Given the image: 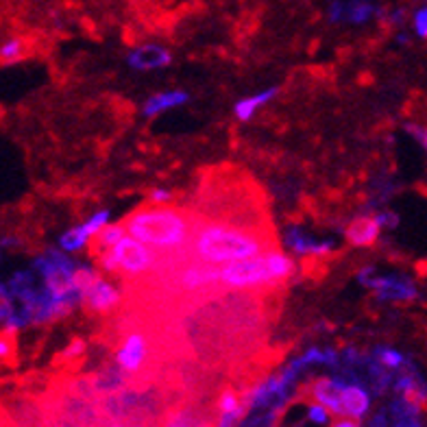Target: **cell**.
Returning a JSON list of instances; mask_svg holds the SVG:
<instances>
[{
  "mask_svg": "<svg viewBox=\"0 0 427 427\" xmlns=\"http://www.w3.org/2000/svg\"><path fill=\"white\" fill-rule=\"evenodd\" d=\"M275 249V238L266 227H249L222 218L198 216L186 255L205 264H227Z\"/></svg>",
  "mask_w": 427,
  "mask_h": 427,
  "instance_id": "obj_1",
  "label": "cell"
},
{
  "mask_svg": "<svg viewBox=\"0 0 427 427\" xmlns=\"http://www.w3.org/2000/svg\"><path fill=\"white\" fill-rule=\"evenodd\" d=\"M198 214L168 203H148L131 212L122 222L129 236L146 242L166 255H186Z\"/></svg>",
  "mask_w": 427,
  "mask_h": 427,
  "instance_id": "obj_2",
  "label": "cell"
},
{
  "mask_svg": "<svg viewBox=\"0 0 427 427\" xmlns=\"http://www.w3.org/2000/svg\"><path fill=\"white\" fill-rule=\"evenodd\" d=\"M297 271V264L277 249L253 257L227 262L220 268V286L224 290H271L286 283Z\"/></svg>",
  "mask_w": 427,
  "mask_h": 427,
  "instance_id": "obj_3",
  "label": "cell"
},
{
  "mask_svg": "<svg viewBox=\"0 0 427 427\" xmlns=\"http://www.w3.org/2000/svg\"><path fill=\"white\" fill-rule=\"evenodd\" d=\"M157 357H160V347L140 325L125 329L120 340L116 343V364L127 371L136 384L146 381L153 375Z\"/></svg>",
  "mask_w": 427,
  "mask_h": 427,
  "instance_id": "obj_4",
  "label": "cell"
},
{
  "mask_svg": "<svg viewBox=\"0 0 427 427\" xmlns=\"http://www.w3.org/2000/svg\"><path fill=\"white\" fill-rule=\"evenodd\" d=\"M111 251H114L118 262V273L131 281L160 271L168 257L166 253L153 249V246L133 236H125L116 246H111Z\"/></svg>",
  "mask_w": 427,
  "mask_h": 427,
  "instance_id": "obj_5",
  "label": "cell"
},
{
  "mask_svg": "<svg viewBox=\"0 0 427 427\" xmlns=\"http://www.w3.org/2000/svg\"><path fill=\"white\" fill-rule=\"evenodd\" d=\"M340 386H343V379H329V377H319L307 386V397L312 401L323 403V406L329 410V414L333 416V421L345 416Z\"/></svg>",
  "mask_w": 427,
  "mask_h": 427,
  "instance_id": "obj_6",
  "label": "cell"
},
{
  "mask_svg": "<svg viewBox=\"0 0 427 427\" xmlns=\"http://www.w3.org/2000/svg\"><path fill=\"white\" fill-rule=\"evenodd\" d=\"M118 301H120L118 290L105 279H98L92 288L81 295V303L87 314H107L111 307L118 305Z\"/></svg>",
  "mask_w": 427,
  "mask_h": 427,
  "instance_id": "obj_7",
  "label": "cell"
},
{
  "mask_svg": "<svg viewBox=\"0 0 427 427\" xmlns=\"http://www.w3.org/2000/svg\"><path fill=\"white\" fill-rule=\"evenodd\" d=\"M381 222L377 220V216H357L353 218L347 229H345V238L351 246H373L379 240L381 234Z\"/></svg>",
  "mask_w": 427,
  "mask_h": 427,
  "instance_id": "obj_8",
  "label": "cell"
},
{
  "mask_svg": "<svg viewBox=\"0 0 427 427\" xmlns=\"http://www.w3.org/2000/svg\"><path fill=\"white\" fill-rule=\"evenodd\" d=\"M340 399H343L345 416H351L355 421H362L371 408V397L359 384H347V381H343Z\"/></svg>",
  "mask_w": 427,
  "mask_h": 427,
  "instance_id": "obj_9",
  "label": "cell"
},
{
  "mask_svg": "<svg viewBox=\"0 0 427 427\" xmlns=\"http://www.w3.org/2000/svg\"><path fill=\"white\" fill-rule=\"evenodd\" d=\"M170 63V55L166 49L155 46V44H148V46H140L138 51H133L129 55V65L133 70H157L164 68V65Z\"/></svg>",
  "mask_w": 427,
  "mask_h": 427,
  "instance_id": "obj_10",
  "label": "cell"
},
{
  "mask_svg": "<svg viewBox=\"0 0 427 427\" xmlns=\"http://www.w3.org/2000/svg\"><path fill=\"white\" fill-rule=\"evenodd\" d=\"M286 244H288L295 253H299V255H312V257H319V255L331 251V242H317V240H312L310 236H305V234L299 231V229L288 231Z\"/></svg>",
  "mask_w": 427,
  "mask_h": 427,
  "instance_id": "obj_11",
  "label": "cell"
},
{
  "mask_svg": "<svg viewBox=\"0 0 427 427\" xmlns=\"http://www.w3.org/2000/svg\"><path fill=\"white\" fill-rule=\"evenodd\" d=\"M127 234H129V231H127V227H125V222L105 224V227H103L96 236L89 238V251H92V255L96 257L98 253L111 249V246H116Z\"/></svg>",
  "mask_w": 427,
  "mask_h": 427,
  "instance_id": "obj_12",
  "label": "cell"
},
{
  "mask_svg": "<svg viewBox=\"0 0 427 427\" xmlns=\"http://www.w3.org/2000/svg\"><path fill=\"white\" fill-rule=\"evenodd\" d=\"M395 388L401 393L403 399H408L410 403H414V406L423 408L427 403V386L421 381V377H416L414 373H403L399 379Z\"/></svg>",
  "mask_w": 427,
  "mask_h": 427,
  "instance_id": "obj_13",
  "label": "cell"
},
{
  "mask_svg": "<svg viewBox=\"0 0 427 427\" xmlns=\"http://www.w3.org/2000/svg\"><path fill=\"white\" fill-rule=\"evenodd\" d=\"M188 101L186 92H162V94H155L146 101L144 105V116H157L162 111L177 107V105H184Z\"/></svg>",
  "mask_w": 427,
  "mask_h": 427,
  "instance_id": "obj_14",
  "label": "cell"
},
{
  "mask_svg": "<svg viewBox=\"0 0 427 427\" xmlns=\"http://www.w3.org/2000/svg\"><path fill=\"white\" fill-rule=\"evenodd\" d=\"M277 94V87H273V89H266V92H262V94H257V96H251V98H244V101H240V103H236V116H238V120H251V116L255 114V111L264 105V103H268L273 96Z\"/></svg>",
  "mask_w": 427,
  "mask_h": 427,
  "instance_id": "obj_15",
  "label": "cell"
},
{
  "mask_svg": "<svg viewBox=\"0 0 427 427\" xmlns=\"http://www.w3.org/2000/svg\"><path fill=\"white\" fill-rule=\"evenodd\" d=\"M59 244H61L63 251H79V249H83L85 244H89V236L85 234L83 224H81V227H77V229L65 231V234L61 236Z\"/></svg>",
  "mask_w": 427,
  "mask_h": 427,
  "instance_id": "obj_16",
  "label": "cell"
},
{
  "mask_svg": "<svg viewBox=\"0 0 427 427\" xmlns=\"http://www.w3.org/2000/svg\"><path fill=\"white\" fill-rule=\"evenodd\" d=\"M27 55V46L22 39H11V42H5L3 49H0V57H3V63L5 65H11L20 59H25Z\"/></svg>",
  "mask_w": 427,
  "mask_h": 427,
  "instance_id": "obj_17",
  "label": "cell"
},
{
  "mask_svg": "<svg viewBox=\"0 0 427 427\" xmlns=\"http://www.w3.org/2000/svg\"><path fill=\"white\" fill-rule=\"evenodd\" d=\"M72 279H75V288L83 295L85 290H89V288H92V286L101 279V275L94 271V268L77 266V268H75V273H72Z\"/></svg>",
  "mask_w": 427,
  "mask_h": 427,
  "instance_id": "obj_18",
  "label": "cell"
},
{
  "mask_svg": "<svg viewBox=\"0 0 427 427\" xmlns=\"http://www.w3.org/2000/svg\"><path fill=\"white\" fill-rule=\"evenodd\" d=\"M375 357H377V362L384 369H388V371H397V369L403 367V355L399 351H395V349H388V347L377 349Z\"/></svg>",
  "mask_w": 427,
  "mask_h": 427,
  "instance_id": "obj_19",
  "label": "cell"
},
{
  "mask_svg": "<svg viewBox=\"0 0 427 427\" xmlns=\"http://www.w3.org/2000/svg\"><path fill=\"white\" fill-rule=\"evenodd\" d=\"M107 220H109V212H96L92 218H87V222L83 224V229H85V234L92 238V236H96L105 224H107Z\"/></svg>",
  "mask_w": 427,
  "mask_h": 427,
  "instance_id": "obj_20",
  "label": "cell"
},
{
  "mask_svg": "<svg viewBox=\"0 0 427 427\" xmlns=\"http://www.w3.org/2000/svg\"><path fill=\"white\" fill-rule=\"evenodd\" d=\"M307 419H310L312 423H317V425H325V423H329V419H333V416L329 414V410L323 406V403L312 401V406H310V410H307Z\"/></svg>",
  "mask_w": 427,
  "mask_h": 427,
  "instance_id": "obj_21",
  "label": "cell"
},
{
  "mask_svg": "<svg viewBox=\"0 0 427 427\" xmlns=\"http://www.w3.org/2000/svg\"><path fill=\"white\" fill-rule=\"evenodd\" d=\"M371 15H373V7L369 5V0H367V3H359V5L353 7V9L349 11L347 20H349V22H355V25H362V22H367Z\"/></svg>",
  "mask_w": 427,
  "mask_h": 427,
  "instance_id": "obj_22",
  "label": "cell"
},
{
  "mask_svg": "<svg viewBox=\"0 0 427 427\" xmlns=\"http://www.w3.org/2000/svg\"><path fill=\"white\" fill-rule=\"evenodd\" d=\"M414 31H416L419 37L427 39V7L416 11V15H414Z\"/></svg>",
  "mask_w": 427,
  "mask_h": 427,
  "instance_id": "obj_23",
  "label": "cell"
},
{
  "mask_svg": "<svg viewBox=\"0 0 427 427\" xmlns=\"http://www.w3.org/2000/svg\"><path fill=\"white\" fill-rule=\"evenodd\" d=\"M85 353V343L83 340H72L70 347L63 351V359H75V357H81Z\"/></svg>",
  "mask_w": 427,
  "mask_h": 427,
  "instance_id": "obj_24",
  "label": "cell"
},
{
  "mask_svg": "<svg viewBox=\"0 0 427 427\" xmlns=\"http://www.w3.org/2000/svg\"><path fill=\"white\" fill-rule=\"evenodd\" d=\"M170 198H172V194L168 192V190H153L151 192V196H148V200L151 203H170Z\"/></svg>",
  "mask_w": 427,
  "mask_h": 427,
  "instance_id": "obj_25",
  "label": "cell"
},
{
  "mask_svg": "<svg viewBox=\"0 0 427 427\" xmlns=\"http://www.w3.org/2000/svg\"><path fill=\"white\" fill-rule=\"evenodd\" d=\"M406 129L412 133V136H414V138H416V140L423 144V148L427 151V129H421V127H416V125H408Z\"/></svg>",
  "mask_w": 427,
  "mask_h": 427,
  "instance_id": "obj_26",
  "label": "cell"
},
{
  "mask_svg": "<svg viewBox=\"0 0 427 427\" xmlns=\"http://www.w3.org/2000/svg\"><path fill=\"white\" fill-rule=\"evenodd\" d=\"M377 220L381 222V227H397V222H399V218H397L393 212H384V214H379V216H377Z\"/></svg>",
  "mask_w": 427,
  "mask_h": 427,
  "instance_id": "obj_27",
  "label": "cell"
}]
</instances>
